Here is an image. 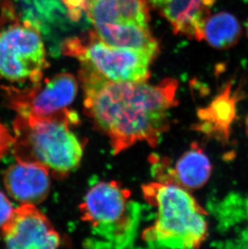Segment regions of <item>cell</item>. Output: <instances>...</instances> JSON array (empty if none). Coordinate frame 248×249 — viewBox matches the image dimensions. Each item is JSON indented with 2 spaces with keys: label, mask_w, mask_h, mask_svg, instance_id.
<instances>
[{
  "label": "cell",
  "mask_w": 248,
  "mask_h": 249,
  "mask_svg": "<svg viewBox=\"0 0 248 249\" xmlns=\"http://www.w3.org/2000/svg\"><path fill=\"white\" fill-rule=\"evenodd\" d=\"M79 78L85 114L108 137L114 154L138 142L158 145L170 127V111L177 104V81L115 82L82 64Z\"/></svg>",
  "instance_id": "cell-1"
},
{
  "label": "cell",
  "mask_w": 248,
  "mask_h": 249,
  "mask_svg": "<svg viewBox=\"0 0 248 249\" xmlns=\"http://www.w3.org/2000/svg\"><path fill=\"white\" fill-rule=\"evenodd\" d=\"M79 117L73 110L47 118L17 115L13 123V153L18 161L37 163L56 178L77 169L83 146L71 127Z\"/></svg>",
  "instance_id": "cell-2"
},
{
  "label": "cell",
  "mask_w": 248,
  "mask_h": 249,
  "mask_svg": "<svg viewBox=\"0 0 248 249\" xmlns=\"http://www.w3.org/2000/svg\"><path fill=\"white\" fill-rule=\"evenodd\" d=\"M146 202L157 211L142 234L152 249H197L208 236L207 212L187 190L155 181L142 186Z\"/></svg>",
  "instance_id": "cell-3"
},
{
  "label": "cell",
  "mask_w": 248,
  "mask_h": 249,
  "mask_svg": "<svg viewBox=\"0 0 248 249\" xmlns=\"http://www.w3.org/2000/svg\"><path fill=\"white\" fill-rule=\"evenodd\" d=\"M81 219L90 235L87 249H126L133 246L141 224V205L118 181H99L79 206Z\"/></svg>",
  "instance_id": "cell-4"
},
{
  "label": "cell",
  "mask_w": 248,
  "mask_h": 249,
  "mask_svg": "<svg viewBox=\"0 0 248 249\" xmlns=\"http://www.w3.org/2000/svg\"><path fill=\"white\" fill-rule=\"evenodd\" d=\"M46 50L40 29L19 19L10 0H2L0 16V78L31 84L42 79L47 68Z\"/></svg>",
  "instance_id": "cell-5"
},
{
  "label": "cell",
  "mask_w": 248,
  "mask_h": 249,
  "mask_svg": "<svg viewBox=\"0 0 248 249\" xmlns=\"http://www.w3.org/2000/svg\"><path fill=\"white\" fill-rule=\"evenodd\" d=\"M64 54L77 58L82 65L115 82H145L156 58L148 53L115 47L101 40L94 32L70 38L62 44Z\"/></svg>",
  "instance_id": "cell-6"
},
{
  "label": "cell",
  "mask_w": 248,
  "mask_h": 249,
  "mask_svg": "<svg viewBox=\"0 0 248 249\" xmlns=\"http://www.w3.org/2000/svg\"><path fill=\"white\" fill-rule=\"evenodd\" d=\"M78 84L71 73H59L26 88L3 87L9 108L27 117L47 118L70 111L77 96Z\"/></svg>",
  "instance_id": "cell-7"
},
{
  "label": "cell",
  "mask_w": 248,
  "mask_h": 249,
  "mask_svg": "<svg viewBox=\"0 0 248 249\" xmlns=\"http://www.w3.org/2000/svg\"><path fill=\"white\" fill-rule=\"evenodd\" d=\"M2 236L10 249H56L59 233L35 205L21 204L3 226Z\"/></svg>",
  "instance_id": "cell-8"
},
{
  "label": "cell",
  "mask_w": 248,
  "mask_h": 249,
  "mask_svg": "<svg viewBox=\"0 0 248 249\" xmlns=\"http://www.w3.org/2000/svg\"><path fill=\"white\" fill-rule=\"evenodd\" d=\"M152 173L159 182L173 184L185 190H197L205 186L212 173L208 156L197 143L183 153L174 166L167 159L156 157L152 162Z\"/></svg>",
  "instance_id": "cell-9"
},
{
  "label": "cell",
  "mask_w": 248,
  "mask_h": 249,
  "mask_svg": "<svg viewBox=\"0 0 248 249\" xmlns=\"http://www.w3.org/2000/svg\"><path fill=\"white\" fill-rule=\"evenodd\" d=\"M50 171L37 163L18 161L7 168L3 184L8 195L21 204L36 205L50 193Z\"/></svg>",
  "instance_id": "cell-10"
},
{
  "label": "cell",
  "mask_w": 248,
  "mask_h": 249,
  "mask_svg": "<svg viewBox=\"0 0 248 249\" xmlns=\"http://www.w3.org/2000/svg\"><path fill=\"white\" fill-rule=\"evenodd\" d=\"M238 94L239 90L234 89L232 83H227L208 106L199 110L195 130L219 141H227L236 116Z\"/></svg>",
  "instance_id": "cell-11"
},
{
  "label": "cell",
  "mask_w": 248,
  "mask_h": 249,
  "mask_svg": "<svg viewBox=\"0 0 248 249\" xmlns=\"http://www.w3.org/2000/svg\"><path fill=\"white\" fill-rule=\"evenodd\" d=\"M87 16L93 24H136L148 26L146 0H88Z\"/></svg>",
  "instance_id": "cell-12"
},
{
  "label": "cell",
  "mask_w": 248,
  "mask_h": 249,
  "mask_svg": "<svg viewBox=\"0 0 248 249\" xmlns=\"http://www.w3.org/2000/svg\"><path fill=\"white\" fill-rule=\"evenodd\" d=\"M94 33L108 45L148 53L157 56L159 45L149 27L136 24H94Z\"/></svg>",
  "instance_id": "cell-13"
},
{
  "label": "cell",
  "mask_w": 248,
  "mask_h": 249,
  "mask_svg": "<svg viewBox=\"0 0 248 249\" xmlns=\"http://www.w3.org/2000/svg\"><path fill=\"white\" fill-rule=\"evenodd\" d=\"M242 27L239 19L229 12L210 16L204 28V40L216 50H229L239 42Z\"/></svg>",
  "instance_id": "cell-14"
},
{
  "label": "cell",
  "mask_w": 248,
  "mask_h": 249,
  "mask_svg": "<svg viewBox=\"0 0 248 249\" xmlns=\"http://www.w3.org/2000/svg\"><path fill=\"white\" fill-rule=\"evenodd\" d=\"M66 11V16L72 21H78L87 12L88 0H60Z\"/></svg>",
  "instance_id": "cell-15"
},
{
  "label": "cell",
  "mask_w": 248,
  "mask_h": 249,
  "mask_svg": "<svg viewBox=\"0 0 248 249\" xmlns=\"http://www.w3.org/2000/svg\"><path fill=\"white\" fill-rule=\"evenodd\" d=\"M14 143V136L11 134L9 130L0 122V159L12 148Z\"/></svg>",
  "instance_id": "cell-16"
},
{
  "label": "cell",
  "mask_w": 248,
  "mask_h": 249,
  "mask_svg": "<svg viewBox=\"0 0 248 249\" xmlns=\"http://www.w3.org/2000/svg\"><path fill=\"white\" fill-rule=\"evenodd\" d=\"M14 210L12 202H10L4 194L0 191V228H3V226L9 220Z\"/></svg>",
  "instance_id": "cell-17"
},
{
  "label": "cell",
  "mask_w": 248,
  "mask_h": 249,
  "mask_svg": "<svg viewBox=\"0 0 248 249\" xmlns=\"http://www.w3.org/2000/svg\"><path fill=\"white\" fill-rule=\"evenodd\" d=\"M164 1H168V0H149V2L152 3V5L153 6V7H155V6H157V5L159 4V3H160V2H164ZM200 1H202V2H206V3H207V4L211 5V7H213L216 0H200Z\"/></svg>",
  "instance_id": "cell-18"
},
{
  "label": "cell",
  "mask_w": 248,
  "mask_h": 249,
  "mask_svg": "<svg viewBox=\"0 0 248 249\" xmlns=\"http://www.w3.org/2000/svg\"><path fill=\"white\" fill-rule=\"evenodd\" d=\"M246 27H247V32H248V22H247Z\"/></svg>",
  "instance_id": "cell-19"
}]
</instances>
